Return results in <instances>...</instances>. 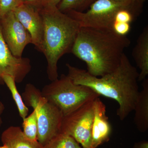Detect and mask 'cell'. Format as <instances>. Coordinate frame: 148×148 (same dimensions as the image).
Masks as SVG:
<instances>
[{"label": "cell", "instance_id": "obj_1", "mask_svg": "<svg viewBox=\"0 0 148 148\" xmlns=\"http://www.w3.org/2000/svg\"><path fill=\"white\" fill-rule=\"evenodd\" d=\"M69 76L77 84L90 88L98 95L115 100L119 107L117 115L124 120L134 110L139 92L138 70L124 53L114 71L103 76L96 77L86 70L66 64Z\"/></svg>", "mask_w": 148, "mask_h": 148}, {"label": "cell", "instance_id": "obj_2", "mask_svg": "<svg viewBox=\"0 0 148 148\" xmlns=\"http://www.w3.org/2000/svg\"><path fill=\"white\" fill-rule=\"evenodd\" d=\"M130 44L112 29L80 27L71 53L86 63L89 74L100 77L117 68Z\"/></svg>", "mask_w": 148, "mask_h": 148}, {"label": "cell", "instance_id": "obj_3", "mask_svg": "<svg viewBox=\"0 0 148 148\" xmlns=\"http://www.w3.org/2000/svg\"><path fill=\"white\" fill-rule=\"evenodd\" d=\"M44 25L41 52L47 61V74L52 82L58 78V61L71 52L80 28L79 24L57 7L39 9Z\"/></svg>", "mask_w": 148, "mask_h": 148}, {"label": "cell", "instance_id": "obj_4", "mask_svg": "<svg viewBox=\"0 0 148 148\" xmlns=\"http://www.w3.org/2000/svg\"><path fill=\"white\" fill-rule=\"evenodd\" d=\"M41 92L60 110L64 116L99 97L90 88L76 84L68 75L64 74L45 85Z\"/></svg>", "mask_w": 148, "mask_h": 148}, {"label": "cell", "instance_id": "obj_5", "mask_svg": "<svg viewBox=\"0 0 148 148\" xmlns=\"http://www.w3.org/2000/svg\"><path fill=\"white\" fill-rule=\"evenodd\" d=\"M22 98L27 106L36 113L38 131L37 139L43 147L60 133L63 114L53 104L42 95L34 85L28 84Z\"/></svg>", "mask_w": 148, "mask_h": 148}, {"label": "cell", "instance_id": "obj_6", "mask_svg": "<svg viewBox=\"0 0 148 148\" xmlns=\"http://www.w3.org/2000/svg\"><path fill=\"white\" fill-rule=\"evenodd\" d=\"M137 5H139L135 0L121 2L96 0L86 12L70 10L64 13L75 19L81 27L112 29L115 16L118 11L129 9L136 11Z\"/></svg>", "mask_w": 148, "mask_h": 148}, {"label": "cell", "instance_id": "obj_7", "mask_svg": "<svg viewBox=\"0 0 148 148\" xmlns=\"http://www.w3.org/2000/svg\"><path fill=\"white\" fill-rule=\"evenodd\" d=\"M94 101L63 116L60 133L74 138L83 148H91Z\"/></svg>", "mask_w": 148, "mask_h": 148}, {"label": "cell", "instance_id": "obj_8", "mask_svg": "<svg viewBox=\"0 0 148 148\" xmlns=\"http://www.w3.org/2000/svg\"><path fill=\"white\" fill-rule=\"evenodd\" d=\"M0 28L3 39L11 53L16 57H22L25 47L32 44V37L12 11L0 18Z\"/></svg>", "mask_w": 148, "mask_h": 148}, {"label": "cell", "instance_id": "obj_9", "mask_svg": "<svg viewBox=\"0 0 148 148\" xmlns=\"http://www.w3.org/2000/svg\"><path fill=\"white\" fill-rule=\"evenodd\" d=\"M31 70L29 58L16 57L11 53L3 39L0 28V85L5 84L2 78L5 75L13 77L16 83H20Z\"/></svg>", "mask_w": 148, "mask_h": 148}, {"label": "cell", "instance_id": "obj_10", "mask_svg": "<svg viewBox=\"0 0 148 148\" xmlns=\"http://www.w3.org/2000/svg\"><path fill=\"white\" fill-rule=\"evenodd\" d=\"M14 15L31 35L32 44L41 52L44 25L39 9L23 3L12 10Z\"/></svg>", "mask_w": 148, "mask_h": 148}, {"label": "cell", "instance_id": "obj_11", "mask_svg": "<svg viewBox=\"0 0 148 148\" xmlns=\"http://www.w3.org/2000/svg\"><path fill=\"white\" fill-rule=\"evenodd\" d=\"M94 118L92 129L91 148H97L110 140L112 126L106 115V105L98 97L94 100Z\"/></svg>", "mask_w": 148, "mask_h": 148}, {"label": "cell", "instance_id": "obj_12", "mask_svg": "<svg viewBox=\"0 0 148 148\" xmlns=\"http://www.w3.org/2000/svg\"><path fill=\"white\" fill-rule=\"evenodd\" d=\"M132 56L137 67L140 70L138 81H142L148 75V27L143 29L138 37Z\"/></svg>", "mask_w": 148, "mask_h": 148}, {"label": "cell", "instance_id": "obj_13", "mask_svg": "<svg viewBox=\"0 0 148 148\" xmlns=\"http://www.w3.org/2000/svg\"><path fill=\"white\" fill-rule=\"evenodd\" d=\"M1 140L3 145L7 148H43L38 141L29 140L20 127L11 126L2 133Z\"/></svg>", "mask_w": 148, "mask_h": 148}, {"label": "cell", "instance_id": "obj_14", "mask_svg": "<svg viewBox=\"0 0 148 148\" xmlns=\"http://www.w3.org/2000/svg\"><path fill=\"white\" fill-rule=\"evenodd\" d=\"M143 81V89L139 92L134 110V121L139 131L144 132L148 129V79Z\"/></svg>", "mask_w": 148, "mask_h": 148}, {"label": "cell", "instance_id": "obj_15", "mask_svg": "<svg viewBox=\"0 0 148 148\" xmlns=\"http://www.w3.org/2000/svg\"><path fill=\"white\" fill-rule=\"evenodd\" d=\"M2 78L5 84L6 85L11 92L12 98L18 109L19 115L22 119H24L28 116L29 110L24 103L22 97L16 88L15 80L13 77L8 75H5L3 76Z\"/></svg>", "mask_w": 148, "mask_h": 148}, {"label": "cell", "instance_id": "obj_16", "mask_svg": "<svg viewBox=\"0 0 148 148\" xmlns=\"http://www.w3.org/2000/svg\"><path fill=\"white\" fill-rule=\"evenodd\" d=\"M43 148H83L73 138L60 133L51 140Z\"/></svg>", "mask_w": 148, "mask_h": 148}, {"label": "cell", "instance_id": "obj_17", "mask_svg": "<svg viewBox=\"0 0 148 148\" xmlns=\"http://www.w3.org/2000/svg\"><path fill=\"white\" fill-rule=\"evenodd\" d=\"M23 120L22 127L24 135L32 141H38V121L36 111L34 110L31 114Z\"/></svg>", "mask_w": 148, "mask_h": 148}, {"label": "cell", "instance_id": "obj_18", "mask_svg": "<svg viewBox=\"0 0 148 148\" xmlns=\"http://www.w3.org/2000/svg\"><path fill=\"white\" fill-rule=\"evenodd\" d=\"M96 0H62L57 6V8L63 12L70 10L79 12L88 8Z\"/></svg>", "mask_w": 148, "mask_h": 148}, {"label": "cell", "instance_id": "obj_19", "mask_svg": "<svg viewBox=\"0 0 148 148\" xmlns=\"http://www.w3.org/2000/svg\"><path fill=\"white\" fill-rule=\"evenodd\" d=\"M136 12L129 9H123L117 12L114 22L127 23L131 24L135 19ZM114 23V22H113Z\"/></svg>", "mask_w": 148, "mask_h": 148}, {"label": "cell", "instance_id": "obj_20", "mask_svg": "<svg viewBox=\"0 0 148 148\" xmlns=\"http://www.w3.org/2000/svg\"><path fill=\"white\" fill-rule=\"evenodd\" d=\"M23 3V0H0V18Z\"/></svg>", "mask_w": 148, "mask_h": 148}, {"label": "cell", "instance_id": "obj_21", "mask_svg": "<svg viewBox=\"0 0 148 148\" xmlns=\"http://www.w3.org/2000/svg\"><path fill=\"white\" fill-rule=\"evenodd\" d=\"M112 29L118 35L126 36L131 30V25L129 23L114 22Z\"/></svg>", "mask_w": 148, "mask_h": 148}, {"label": "cell", "instance_id": "obj_22", "mask_svg": "<svg viewBox=\"0 0 148 148\" xmlns=\"http://www.w3.org/2000/svg\"><path fill=\"white\" fill-rule=\"evenodd\" d=\"M62 0H41L40 9L57 7Z\"/></svg>", "mask_w": 148, "mask_h": 148}, {"label": "cell", "instance_id": "obj_23", "mask_svg": "<svg viewBox=\"0 0 148 148\" xmlns=\"http://www.w3.org/2000/svg\"><path fill=\"white\" fill-rule=\"evenodd\" d=\"M41 0H23V3L40 9Z\"/></svg>", "mask_w": 148, "mask_h": 148}, {"label": "cell", "instance_id": "obj_24", "mask_svg": "<svg viewBox=\"0 0 148 148\" xmlns=\"http://www.w3.org/2000/svg\"><path fill=\"white\" fill-rule=\"evenodd\" d=\"M134 148H148V142L147 141H142L135 143Z\"/></svg>", "mask_w": 148, "mask_h": 148}, {"label": "cell", "instance_id": "obj_25", "mask_svg": "<svg viewBox=\"0 0 148 148\" xmlns=\"http://www.w3.org/2000/svg\"><path fill=\"white\" fill-rule=\"evenodd\" d=\"M5 109V107L4 105L1 101H0V127L1 126L3 123V121L1 116L3 112Z\"/></svg>", "mask_w": 148, "mask_h": 148}, {"label": "cell", "instance_id": "obj_26", "mask_svg": "<svg viewBox=\"0 0 148 148\" xmlns=\"http://www.w3.org/2000/svg\"><path fill=\"white\" fill-rule=\"evenodd\" d=\"M144 1H145V0H135L136 2L138 4H139V5H140V4L144 2Z\"/></svg>", "mask_w": 148, "mask_h": 148}, {"label": "cell", "instance_id": "obj_27", "mask_svg": "<svg viewBox=\"0 0 148 148\" xmlns=\"http://www.w3.org/2000/svg\"><path fill=\"white\" fill-rule=\"evenodd\" d=\"M113 1H115L121 2L123 1H125L126 0H113Z\"/></svg>", "mask_w": 148, "mask_h": 148}, {"label": "cell", "instance_id": "obj_28", "mask_svg": "<svg viewBox=\"0 0 148 148\" xmlns=\"http://www.w3.org/2000/svg\"><path fill=\"white\" fill-rule=\"evenodd\" d=\"M0 148H7L5 146L3 145L2 146H0Z\"/></svg>", "mask_w": 148, "mask_h": 148}]
</instances>
